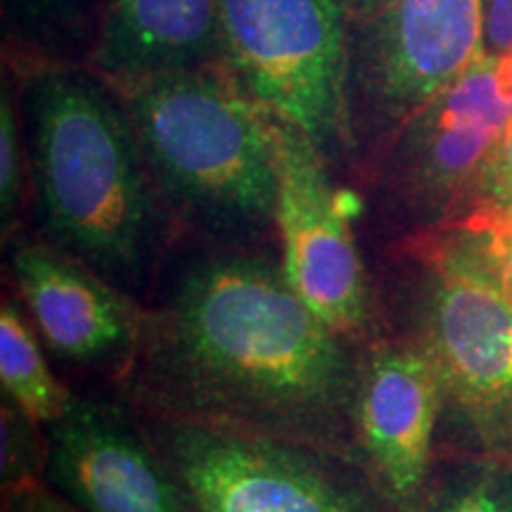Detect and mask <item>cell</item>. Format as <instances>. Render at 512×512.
Segmentation results:
<instances>
[{"mask_svg":"<svg viewBox=\"0 0 512 512\" xmlns=\"http://www.w3.org/2000/svg\"><path fill=\"white\" fill-rule=\"evenodd\" d=\"M361 349L304 304L280 261L261 249H211L143 309L124 384L138 411L356 458Z\"/></svg>","mask_w":512,"mask_h":512,"instance_id":"1","label":"cell"},{"mask_svg":"<svg viewBox=\"0 0 512 512\" xmlns=\"http://www.w3.org/2000/svg\"><path fill=\"white\" fill-rule=\"evenodd\" d=\"M8 67L19 88L31 192L46 242L131 294L176 226L124 102L86 64Z\"/></svg>","mask_w":512,"mask_h":512,"instance_id":"2","label":"cell"},{"mask_svg":"<svg viewBox=\"0 0 512 512\" xmlns=\"http://www.w3.org/2000/svg\"><path fill=\"white\" fill-rule=\"evenodd\" d=\"M112 86L176 230L211 249L264 245L278 207L275 119L226 64Z\"/></svg>","mask_w":512,"mask_h":512,"instance_id":"3","label":"cell"},{"mask_svg":"<svg viewBox=\"0 0 512 512\" xmlns=\"http://www.w3.org/2000/svg\"><path fill=\"white\" fill-rule=\"evenodd\" d=\"M406 330L437 370L453 451L512 458V299L465 223L406 240Z\"/></svg>","mask_w":512,"mask_h":512,"instance_id":"4","label":"cell"},{"mask_svg":"<svg viewBox=\"0 0 512 512\" xmlns=\"http://www.w3.org/2000/svg\"><path fill=\"white\" fill-rule=\"evenodd\" d=\"M138 415L195 512H392L347 453L176 415Z\"/></svg>","mask_w":512,"mask_h":512,"instance_id":"5","label":"cell"},{"mask_svg":"<svg viewBox=\"0 0 512 512\" xmlns=\"http://www.w3.org/2000/svg\"><path fill=\"white\" fill-rule=\"evenodd\" d=\"M223 62L275 119L330 164H354L349 128V0H216Z\"/></svg>","mask_w":512,"mask_h":512,"instance_id":"6","label":"cell"},{"mask_svg":"<svg viewBox=\"0 0 512 512\" xmlns=\"http://www.w3.org/2000/svg\"><path fill=\"white\" fill-rule=\"evenodd\" d=\"M512 121V55H482L403 124L363 174L408 238L467 214L491 152Z\"/></svg>","mask_w":512,"mask_h":512,"instance_id":"7","label":"cell"},{"mask_svg":"<svg viewBox=\"0 0 512 512\" xmlns=\"http://www.w3.org/2000/svg\"><path fill=\"white\" fill-rule=\"evenodd\" d=\"M484 0H349L354 166L484 55Z\"/></svg>","mask_w":512,"mask_h":512,"instance_id":"8","label":"cell"},{"mask_svg":"<svg viewBox=\"0 0 512 512\" xmlns=\"http://www.w3.org/2000/svg\"><path fill=\"white\" fill-rule=\"evenodd\" d=\"M275 138V235L287 283L332 330L366 344L375 337V290L332 164L304 131L283 119H275Z\"/></svg>","mask_w":512,"mask_h":512,"instance_id":"9","label":"cell"},{"mask_svg":"<svg viewBox=\"0 0 512 512\" xmlns=\"http://www.w3.org/2000/svg\"><path fill=\"white\" fill-rule=\"evenodd\" d=\"M444 394L418 344L406 335L368 339L356 392V458L392 512H415L437 460Z\"/></svg>","mask_w":512,"mask_h":512,"instance_id":"10","label":"cell"},{"mask_svg":"<svg viewBox=\"0 0 512 512\" xmlns=\"http://www.w3.org/2000/svg\"><path fill=\"white\" fill-rule=\"evenodd\" d=\"M43 482L83 512H195L171 467L117 401L74 394L46 425Z\"/></svg>","mask_w":512,"mask_h":512,"instance_id":"11","label":"cell"},{"mask_svg":"<svg viewBox=\"0 0 512 512\" xmlns=\"http://www.w3.org/2000/svg\"><path fill=\"white\" fill-rule=\"evenodd\" d=\"M10 278L53 354L124 380L143 328V309L131 294L46 240L12 247Z\"/></svg>","mask_w":512,"mask_h":512,"instance_id":"12","label":"cell"},{"mask_svg":"<svg viewBox=\"0 0 512 512\" xmlns=\"http://www.w3.org/2000/svg\"><path fill=\"white\" fill-rule=\"evenodd\" d=\"M223 62L216 0H102L86 67L112 83Z\"/></svg>","mask_w":512,"mask_h":512,"instance_id":"13","label":"cell"},{"mask_svg":"<svg viewBox=\"0 0 512 512\" xmlns=\"http://www.w3.org/2000/svg\"><path fill=\"white\" fill-rule=\"evenodd\" d=\"M102 0H3L5 62L88 64Z\"/></svg>","mask_w":512,"mask_h":512,"instance_id":"14","label":"cell"},{"mask_svg":"<svg viewBox=\"0 0 512 512\" xmlns=\"http://www.w3.org/2000/svg\"><path fill=\"white\" fill-rule=\"evenodd\" d=\"M43 339L31 323L22 302L3 297L0 306V384L3 394L22 406L41 425L60 418L74 399V392L57 380L48 366Z\"/></svg>","mask_w":512,"mask_h":512,"instance_id":"15","label":"cell"},{"mask_svg":"<svg viewBox=\"0 0 512 512\" xmlns=\"http://www.w3.org/2000/svg\"><path fill=\"white\" fill-rule=\"evenodd\" d=\"M415 512H512V458L437 456Z\"/></svg>","mask_w":512,"mask_h":512,"instance_id":"16","label":"cell"},{"mask_svg":"<svg viewBox=\"0 0 512 512\" xmlns=\"http://www.w3.org/2000/svg\"><path fill=\"white\" fill-rule=\"evenodd\" d=\"M29 155L24 140L22 112H19V88L15 72L3 64V86H0V230L3 240L17 233L19 216L27 200Z\"/></svg>","mask_w":512,"mask_h":512,"instance_id":"17","label":"cell"},{"mask_svg":"<svg viewBox=\"0 0 512 512\" xmlns=\"http://www.w3.org/2000/svg\"><path fill=\"white\" fill-rule=\"evenodd\" d=\"M48 458L46 425L3 394L0 406V479L3 489L43 479Z\"/></svg>","mask_w":512,"mask_h":512,"instance_id":"18","label":"cell"},{"mask_svg":"<svg viewBox=\"0 0 512 512\" xmlns=\"http://www.w3.org/2000/svg\"><path fill=\"white\" fill-rule=\"evenodd\" d=\"M505 216H512V121L498 140L496 150L491 152L472 192L467 214L460 221L505 219Z\"/></svg>","mask_w":512,"mask_h":512,"instance_id":"19","label":"cell"},{"mask_svg":"<svg viewBox=\"0 0 512 512\" xmlns=\"http://www.w3.org/2000/svg\"><path fill=\"white\" fill-rule=\"evenodd\" d=\"M475 233V240L482 249L486 264L494 271L496 280L512 299V223L505 221H460Z\"/></svg>","mask_w":512,"mask_h":512,"instance_id":"20","label":"cell"},{"mask_svg":"<svg viewBox=\"0 0 512 512\" xmlns=\"http://www.w3.org/2000/svg\"><path fill=\"white\" fill-rule=\"evenodd\" d=\"M0 512H83L62 498L57 491L43 482V479H34V482H24L10 489H3V505Z\"/></svg>","mask_w":512,"mask_h":512,"instance_id":"21","label":"cell"},{"mask_svg":"<svg viewBox=\"0 0 512 512\" xmlns=\"http://www.w3.org/2000/svg\"><path fill=\"white\" fill-rule=\"evenodd\" d=\"M484 53L512 55V0H484Z\"/></svg>","mask_w":512,"mask_h":512,"instance_id":"22","label":"cell"},{"mask_svg":"<svg viewBox=\"0 0 512 512\" xmlns=\"http://www.w3.org/2000/svg\"><path fill=\"white\" fill-rule=\"evenodd\" d=\"M477 221V219H475ZM489 221H505V223H512V216H505V219H489Z\"/></svg>","mask_w":512,"mask_h":512,"instance_id":"23","label":"cell"}]
</instances>
